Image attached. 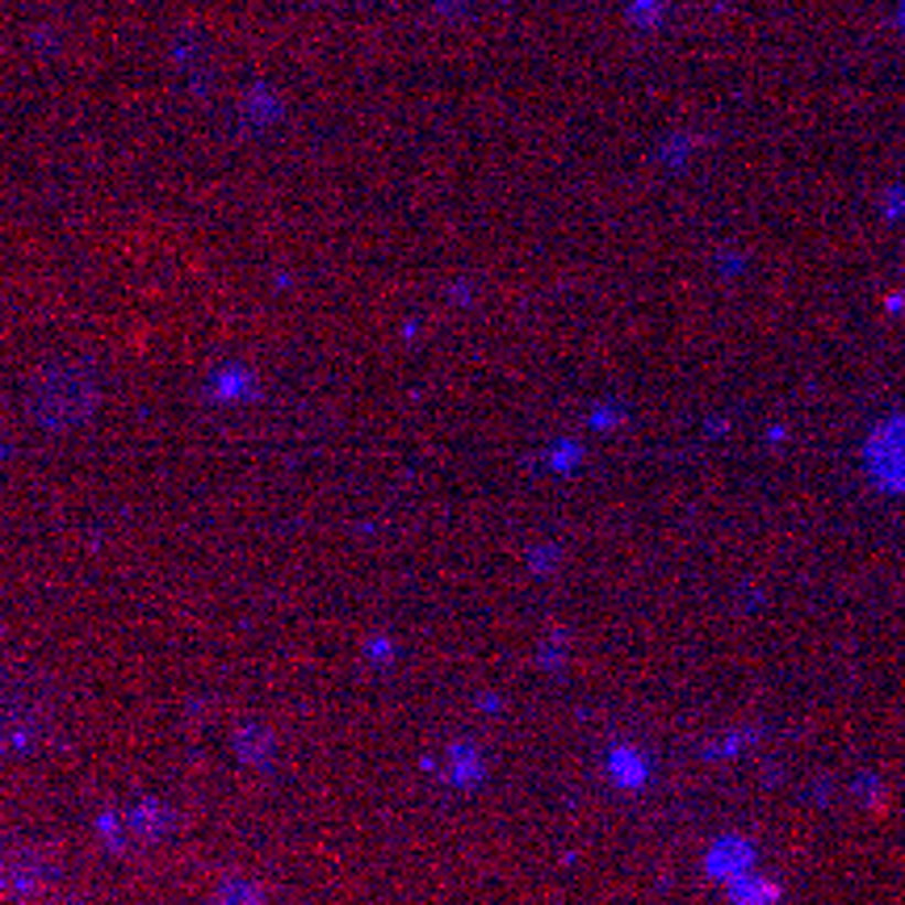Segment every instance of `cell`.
Here are the masks:
<instances>
[]
</instances>
